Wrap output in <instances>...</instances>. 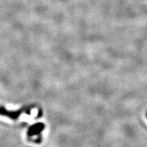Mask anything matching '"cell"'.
Instances as JSON below:
<instances>
[{"mask_svg":"<svg viewBox=\"0 0 147 147\" xmlns=\"http://www.w3.org/2000/svg\"><path fill=\"white\" fill-rule=\"evenodd\" d=\"M146 117H147V113H146Z\"/></svg>","mask_w":147,"mask_h":147,"instance_id":"3957f363","label":"cell"},{"mask_svg":"<svg viewBox=\"0 0 147 147\" xmlns=\"http://www.w3.org/2000/svg\"><path fill=\"white\" fill-rule=\"evenodd\" d=\"M31 108L29 107H24L21 108L18 110H16V111H10L6 109L3 106L0 107V115H2V116H5L8 117V118L11 119L16 121L18 119V118L23 113H27V114H30Z\"/></svg>","mask_w":147,"mask_h":147,"instance_id":"6da1fadb","label":"cell"},{"mask_svg":"<svg viewBox=\"0 0 147 147\" xmlns=\"http://www.w3.org/2000/svg\"><path fill=\"white\" fill-rule=\"evenodd\" d=\"M45 126L43 123L39 122V123L34 124L29 127L28 129L27 135L29 137H33L34 136H39L40 137V134L44 129Z\"/></svg>","mask_w":147,"mask_h":147,"instance_id":"7a4b0ae2","label":"cell"}]
</instances>
